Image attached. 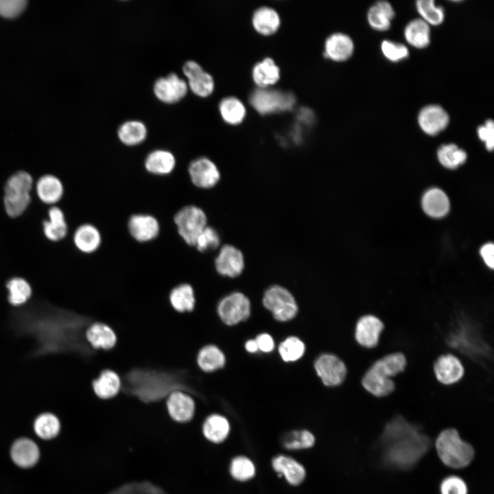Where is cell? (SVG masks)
Listing matches in <instances>:
<instances>
[{
    "mask_svg": "<svg viewBox=\"0 0 494 494\" xmlns=\"http://www.w3.org/2000/svg\"><path fill=\"white\" fill-rule=\"evenodd\" d=\"M380 445L384 460L391 467L405 470L426 454L430 440L417 425L396 415L385 425Z\"/></svg>",
    "mask_w": 494,
    "mask_h": 494,
    "instance_id": "cell-1",
    "label": "cell"
},
{
    "mask_svg": "<svg viewBox=\"0 0 494 494\" xmlns=\"http://www.w3.org/2000/svg\"><path fill=\"white\" fill-rule=\"evenodd\" d=\"M407 359L403 352L394 351L375 360L362 375L363 389L378 399L392 394L397 386L393 378L405 371L408 364Z\"/></svg>",
    "mask_w": 494,
    "mask_h": 494,
    "instance_id": "cell-2",
    "label": "cell"
},
{
    "mask_svg": "<svg viewBox=\"0 0 494 494\" xmlns=\"http://www.w3.org/2000/svg\"><path fill=\"white\" fill-rule=\"evenodd\" d=\"M445 341L447 346L475 362H484L491 357L490 345L480 326L463 314L454 320Z\"/></svg>",
    "mask_w": 494,
    "mask_h": 494,
    "instance_id": "cell-3",
    "label": "cell"
},
{
    "mask_svg": "<svg viewBox=\"0 0 494 494\" xmlns=\"http://www.w3.org/2000/svg\"><path fill=\"white\" fill-rule=\"evenodd\" d=\"M434 446L441 462L453 469L467 467L475 457L473 445L464 440L454 427L440 431L436 438Z\"/></svg>",
    "mask_w": 494,
    "mask_h": 494,
    "instance_id": "cell-4",
    "label": "cell"
},
{
    "mask_svg": "<svg viewBox=\"0 0 494 494\" xmlns=\"http://www.w3.org/2000/svg\"><path fill=\"white\" fill-rule=\"evenodd\" d=\"M178 233L189 245L194 246L201 232L207 226L204 211L195 205H188L180 209L174 216Z\"/></svg>",
    "mask_w": 494,
    "mask_h": 494,
    "instance_id": "cell-5",
    "label": "cell"
},
{
    "mask_svg": "<svg viewBox=\"0 0 494 494\" xmlns=\"http://www.w3.org/2000/svg\"><path fill=\"white\" fill-rule=\"evenodd\" d=\"M263 304L272 312L274 318L281 322L294 318L298 311V306L292 294L279 285H273L266 291Z\"/></svg>",
    "mask_w": 494,
    "mask_h": 494,
    "instance_id": "cell-6",
    "label": "cell"
},
{
    "mask_svg": "<svg viewBox=\"0 0 494 494\" xmlns=\"http://www.w3.org/2000/svg\"><path fill=\"white\" fill-rule=\"evenodd\" d=\"M250 101L257 111L267 113L290 109L295 98L290 92L259 87L252 92Z\"/></svg>",
    "mask_w": 494,
    "mask_h": 494,
    "instance_id": "cell-7",
    "label": "cell"
},
{
    "mask_svg": "<svg viewBox=\"0 0 494 494\" xmlns=\"http://www.w3.org/2000/svg\"><path fill=\"white\" fill-rule=\"evenodd\" d=\"M216 313L221 321L233 326L246 320L250 314V303L241 292H233L217 303Z\"/></svg>",
    "mask_w": 494,
    "mask_h": 494,
    "instance_id": "cell-8",
    "label": "cell"
},
{
    "mask_svg": "<svg viewBox=\"0 0 494 494\" xmlns=\"http://www.w3.org/2000/svg\"><path fill=\"white\" fill-rule=\"evenodd\" d=\"M385 324L375 315H362L356 322L354 338L357 343L365 349L372 350L379 345Z\"/></svg>",
    "mask_w": 494,
    "mask_h": 494,
    "instance_id": "cell-9",
    "label": "cell"
},
{
    "mask_svg": "<svg viewBox=\"0 0 494 494\" xmlns=\"http://www.w3.org/2000/svg\"><path fill=\"white\" fill-rule=\"evenodd\" d=\"M189 91L187 81L175 73L157 78L153 84V93L161 102L173 104L180 102Z\"/></svg>",
    "mask_w": 494,
    "mask_h": 494,
    "instance_id": "cell-10",
    "label": "cell"
},
{
    "mask_svg": "<svg viewBox=\"0 0 494 494\" xmlns=\"http://www.w3.org/2000/svg\"><path fill=\"white\" fill-rule=\"evenodd\" d=\"M432 370L438 383L445 386L458 383L465 374L463 362L452 353L438 355L433 363Z\"/></svg>",
    "mask_w": 494,
    "mask_h": 494,
    "instance_id": "cell-11",
    "label": "cell"
},
{
    "mask_svg": "<svg viewBox=\"0 0 494 494\" xmlns=\"http://www.w3.org/2000/svg\"><path fill=\"white\" fill-rule=\"evenodd\" d=\"M169 417L177 423L190 421L196 414V401L188 392L176 389L165 399Z\"/></svg>",
    "mask_w": 494,
    "mask_h": 494,
    "instance_id": "cell-12",
    "label": "cell"
},
{
    "mask_svg": "<svg viewBox=\"0 0 494 494\" xmlns=\"http://www.w3.org/2000/svg\"><path fill=\"white\" fill-rule=\"evenodd\" d=\"M314 367L318 376L327 386L340 385L344 381L347 373L344 362L338 356L329 353L318 357Z\"/></svg>",
    "mask_w": 494,
    "mask_h": 494,
    "instance_id": "cell-13",
    "label": "cell"
},
{
    "mask_svg": "<svg viewBox=\"0 0 494 494\" xmlns=\"http://www.w3.org/2000/svg\"><path fill=\"white\" fill-rule=\"evenodd\" d=\"M193 184L198 187L209 189L220 180V174L216 165L209 158L199 157L193 160L188 167Z\"/></svg>",
    "mask_w": 494,
    "mask_h": 494,
    "instance_id": "cell-14",
    "label": "cell"
},
{
    "mask_svg": "<svg viewBox=\"0 0 494 494\" xmlns=\"http://www.w3.org/2000/svg\"><path fill=\"white\" fill-rule=\"evenodd\" d=\"M215 267L217 273L223 277H236L244 270V256L236 247L224 245L216 257Z\"/></svg>",
    "mask_w": 494,
    "mask_h": 494,
    "instance_id": "cell-15",
    "label": "cell"
},
{
    "mask_svg": "<svg viewBox=\"0 0 494 494\" xmlns=\"http://www.w3.org/2000/svg\"><path fill=\"white\" fill-rule=\"evenodd\" d=\"M131 236L137 242H147L155 239L159 234L160 225L156 217L148 214H134L128 222Z\"/></svg>",
    "mask_w": 494,
    "mask_h": 494,
    "instance_id": "cell-16",
    "label": "cell"
},
{
    "mask_svg": "<svg viewBox=\"0 0 494 494\" xmlns=\"http://www.w3.org/2000/svg\"><path fill=\"white\" fill-rule=\"evenodd\" d=\"M449 117L444 108L438 105H428L419 113L418 123L426 134L434 136L442 132L448 125Z\"/></svg>",
    "mask_w": 494,
    "mask_h": 494,
    "instance_id": "cell-17",
    "label": "cell"
},
{
    "mask_svg": "<svg viewBox=\"0 0 494 494\" xmlns=\"http://www.w3.org/2000/svg\"><path fill=\"white\" fill-rule=\"evenodd\" d=\"M85 338L95 350H110L117 343V335L115 331L106 323L94 322L89 325L85 331Z\"/></svg>",
    "mask_w": 494,
    "mask_h": 494,
    "instance_id": "cell-18",
    "label": "cell"
},
{
    "mask_svg": "<svg viewBox=\"0 0 494 494\" xmlns=\"http://www.w3.org/2000/svg\"><path fill=\"white\" fill-rule=\"evenodd\" d=\"M10 456L16 465L21 468H30L38 461L40 450L37 444L27 438H19L12 444Z\"/></svg>",
    "mask_w": 494,
    "mask_h": 494,
    "instance_id": "cell-19",
    "label": "cell"
},
{
    "mask_svg": "<svg viewBox=\"0 0 494 494\" xmlns=\"http://www.w3.org/2000/svg\"><path fill=\"white\" fill-rule=\"evenodd\" d=\"M122 386L120 376L114 370L105 369L92 382L94 394L100 399L108 400L115 397Z\"/></svg>",
    "mask_w": 494,
    "mask_h": 494,
    "instance_id": "cell-20",
    "label": "cell"
},
{
    "mask_svg": "<svg viewBox=\"0 0 494 494\" xmlns=\"http://www.w3.org/2000/svg\"><path fill=\"white\" fill-rule=\"evenodd\" d=\"M272 465L274 470L283 475L292 485H298L305 478L306 471L304 467L291 457L277 456L272 460Z\"/></svg>",
    "mask_w": 494,
    "mask_h": 494,
    "instance_id": "cell-21",
    "label": "cell"
},
{
    "mask_svg": "<svg viewBox=\"0 0 494 494\" xmlns=\"http://www.w3.org/2000/svg\"><path fill=\"white\" fill-rule=\"evenodd\" d=\"M176 163V160L173 153L164 149L152 150L147 155L144 161L145 169L158 176L169 174L174 169Z\"/></svg>",
    "mask_w": 494,
    "mask_h": 494,
    "instance_id": "cell-22",
    "label": "cell"
},
{
    "mask_svg": "<svg viewBox=\"0 0 494 494\" xmlns=\"http://www.w3.org/2000/svg\"><path fill=\"white\" fill-rule=\"evenodd\" d=\"M196 363L199 369L203 373H213L224 368L226 357L218 346L209 344L204 345L198 351Z\"/></svg>",
    "mask_w": 494,
    "mask_h": 494,
    "instance_id": "cell-23",
    "label": "cell"
},
{
    "mask_svg": "<svg viewBox=\"0 0 494 494\" xmlns=\"http://www.w3.org/2000/svg\"><path fill=\"white\" fill-rule=\"evenodd\" d=\"M38 198L47 204H54L62 198L64 188L61 180L54 175L42 176L36 183Z\"/></svg>",
    "mask_w": 494,
    "mask_h": 494,
    "instance_id": "cell-24",
    "label": "cell"
},
{
    "mask_svg": "<svg viewBox=\"0 0 494 494\" xmlns=\"http://www.w3.org/2000/svg\"><path fill=\"white\" fill-rule=\"evenodd\" d=\"M353 49V40L349 36L334 33L325 41V55L333 60H346L352 55Z\"/></svg>",
    "mask_w": 494,
    "mask_h": 494,
    "instance_id": "cell-25",
    "label": "cell"
},
{
    "mask_svg": "<svg viewBox=\"0 0 494 494\" xmlns=\"http://www.w3.org/2000/svg\"><path fill=\"white\" fill-rule=\"evenodd\" d=\"M102 242L99 230L90 224L80 225L73 235V243L82 252L92 253L97 250Z\"/></svg>",
    "mask_w": 494,
    "mask_h": 494,
    "instance_id": "cell-26",
    "label": "cell"
},
{
    "mask_svg": "<svg viewBox=\"0 0 494 494\" xmlns=\"http://www.w3.org/2000/svg\"><path fill=\"white\" fill-rule=\"evenodd\" d=\"M117 134L119 140L125 145L135 146L146 139L148 128L140 120H128L119 126Z\"/></svg>",
    "mask_w": 494,
    "mask_h": 494,
    "instance_id": "cell-27",
    "label": "cell"
},
{
    "mask_svg": "<svg viewBox=\"0 0 494 494\" xmlns=\"http://www.w3.org/2000/svg\"><path fill=\"white\" fill-rule=\"evenodd\" d=\"M169 301L173 309L178 313L192 311L196 304L193 287L187 283L177 285L171 290Z\"/></svg>",
    "mask_w": 494,
    "mask_h": 494,
    "instance_id": "cell-28",
    "label": "cell"
},
{
    "mask_svg": "<svg viewBox=\"0 0 494 494\" xmlns=\"http://www.w3.org/2000/svg\"><path fill=\"white\" fill-rule=\"evenodd\" d=\"M422 206L424 211L433 217L445 215L449 209V200L447 195L438 188L430 189L423 195Z\"/></svg>",
    "mask_w": 494,
    "mask_h": 494,
    "instance_id": "cell-29",
    "label": "cell"
},
{
    "mask_svg": "<svg viewBox=\"0 0 494 494\" xmlns=\"http://www.w3.org/2000/svg\"><path fill=\"white\" fill-rule=\"evenodd\" d=\"M204 437L214 443L224 441L230 432V424L228 419L220 414H212L208 416L202 425Z\"/></svg>",
    "mask_w": 494,
    "mask_h": 494,
    "instance_id": "cell-30",
    "label": "cell"
},
{
    "mask_svg": "<svg viewBox=\"0 0 494 494\" xmlns=\"http://www.w3.org/2000/svg\"><path fill=\"white\" fill-rule=\"evenodd\" d=\"M48 220L43 222V233L50 241L58 242L67 233V224L62 211L58 207H51L48 211Z\"/></svg>",
    "mask_w": 494,
    "mask_h": 494,
    "instance_id": "cell-31",
    "label": "cell"
},
{
    "mask_svg": "<svg viewBox=\"0 0 494 494\" xmlns=\"http://www.w3.org/2000/svg\"><path fill=\"white\" fill-rule=\"evenodd\" d=\"M395 11L390 3L380 1L373 5L368 10L367 19L370 26L377 31H386L390 27Z\"/></svg>",
    "mask_w": 494,
    "mask_h": 494,
    "instance_id": "cell-32",
    "label": "cell"
},
{
    "mask_svg": "<svg viewBox=\"0 0 494 494\" xmlns=\"http://www.w3.org/2000/svg\"><path fill=\"white\" fill-rule=\"evenodd\" d=\"M8 290V301L14 307L26 303L31 298L32 288L31 284L25 279L21 277H14L5 283Z\"/></svg>",
    "mask_w": 494,
    "mask_h": 494,
    "instance_id": "cell-33",
    "label": "cell"
},
{
    "mask_svg": "<svg viewBox=\"0 0 494 494\" xmlns=\"http://www.w3.org/2000/svg\"><path fill=\"white\" fill-rule=\"evenodd\" d=\"M404 36L407 42L414 47L425 48L430 44V26L422 19L412 20L406 25Z\"/></svg>",
    "mask_w": 494,
    "mask_h": 494,
    "instance_id": "cell-34",
    "label": "cell"
},
{
    "mask_svg": "<svg viewBox=\"0 0 494 494\" xmlns=\"http://www.w3.org/2000/svg\"><path fill=\"white\" fill-rule=\"evenodd\" d=\"M252 77L259 87L264 88L278 81L280 70L272 58H266L254 66Z\"/></svg>",
    "mask_w": 494,
    "mask_h": 494,
    "instance_id": "cell-35",
    "label": "cell"
},
{
    "mask_svg": "<svg viewBox=\"0 0 494 494\" xmlns=\"http://www.w3.org/2000/svg\"><path fill=\"white\" fill-rule=\"evenodd\" d=\"M252 24L254 27L259 33L270 34L279 28L280 17L274 9L263 6L259 8L254 12Z\"/></svg>",
    "mask_w": 494,
    "mask_h": 494,
    "instance_id": "cell-36",
    "label": "cell"
},
{
    "mask_svg": "<svg viewBox=\"0 0 494 494\" xmlns=\"http://www.w3.org/2000/svg\"><path fill=\"white\" fill-rule=\"evenodd\" d=\"M33 427L34 432L39 438L43 440H50L59 434L61 424L55 414L45 412L36 416Z\"/></svg>",
    "mask_w": 494,
    "mask_h": 494,
    "instance_id": "cell-37",
    "label": "cell"
},
{
    "mask_svg": "<svg viewBox=\"0 0 494 494\" xmlns=\"http://www.w3.org/2000/svg\"><path fill=\"white\" fill-rule=\"evenodd\" d=\"M219 110L222 119L231 124L240 123L246 115L244 104L235 97L222 99L219 104Z\"/></svg>",
    "mask_w": 494,
    "mask_h": 494,
    "instance_id": "cell-38",
    "label": "cell"
},
{
    "mask_svg": "<svg viewBox=\"0 0 494 494\" xmlns=\"http://www.w3.org/2000/svg\"><path fill=\"white\" fill-rule=\"evenodd\" d=\"M31 201L30 193L5 192L3 204L6 213L11 217L22 215Z\"/></svg>",
    "mask_w": 494,
    "mask_h": 494,
    "instance_id": "cell-39",
    "label": "cell"
},
{
    "mask_svg": "<svg viewBox=\"0 0 494 494\" xmlns=\"http://www.w3.org/2000/svg\"><path fill=\"white\" fill-rule=\"evenodd\" d=\"M187 83L189 90L200 97H207L214 91L213 78L204 69L187 80Z\"/></svg>",
    "mask_w": 494,
    "mask_h": 494,
    "instance_id": "cell-40",
    "label": "cell"
},
{
    "mask_svg": "<svg viewBox=\"0 0 494 494\" xmlns=\"http://www.w3.org/2000/svg\"><path fill=\"white\" fill-rule=\"evenodd\" d=\"M438 158L445 167L455 169L467 159L466 152L455 144L442 145L438 150Z\"/></svg>",
    "mask_w": 494,
    "mask_h": 494,
    "instance_id": "cell-41",
    "label": "cell"
},
{
    "mask_svg": "<svg viewBox=\"0 0 494 494\" xmlns=\"http://www.w3.org/2000/svg\"><path fill=\"white\" fill-rule=\"evenodd\" d=\"M416 9L422 20L428 25H438L444 20V12L441 7L436 6L433 0H419Z\"/></svg>",
    "mask_w": 494,
    "mask_h": 494,
    "instance_id": "cell-42",
    "label": "cell"
},
{
    "mask_svg": "<svg viewBox=\"0 0 494 494\" xmlns=\"http://www.w3.org/2000/svg\"><path fill=\"white\" fill-rule=\"evenodd\" d=\"M230 473L238 481H247L254 477L255 467L248 458L244 456H237L231 462Z\"/></svg>",
    "mask_w": 494,
    "mask_h": 494,
    "instance_id": "cell-43",
    "label": "cell"
},
{
    "mask_svg": "<svg viewBox=\"0 0 494 494\" xmlns=\"http://www.w3.org/2000/svg\"><path fill=\"white\" fill-rule=\"evenodd\" d=\"M305 346L302 340L290 336L283 340L279 346V353L285 362H295L304 354Z\"/></svg>",
    "mask_w": 494,
    "mask_h": 494,
    "instance_id": "cell-44",
    "label": "cell"
},
{
    "mask_svg": "<svg viewBox=\"0 0 494 494\" xmlns=\"http://www.w3.org/2000/svg\"><path fill=\"white\" fill-rule=\"evenodd\" d=\"M314 443V434L305 430L292 432L283 439L285 447L291 450L308 449L311 447Z\"/></svg>",
    "mask_w": 494,
    "mask_h": 494,
    "instance_id": "cell-45",
    "label": "cell"
},
{
    "mask_svg": "<svg viewBox=\"0 0 494 494\" xmlns=\"http://www.w3.org/2000/svg\"><path fill=\"white\" fill-rule=\"evenodd\" d=\"M33 186L32 176L25 171H18L11 175L7 180L5 187V192H27Z\"/></svg>",
    "mask_w": 494,
    "mask_h": 494,
    "instance_id": "cell-46",
    "label": "cell"
},
{
    "mask_svg": "<svg viewBox=\"0 0 494 494\" xmlns=\"http://www.w3.org/2000/svg\"><path fill=\"white\" fill-rule=\"evenodd\" d=\"M440 494H468L469 488L464 480L457 475L445 477L439 485Z\"/></svg>",
    "mask_w": 494,
    "mask_h": 494,
    "instance_id": "cell-47",
    "label": "cell"
},
{
    "mask_svg": "<svg viewBox=\"0 0 494 494\" xmlns=\"http://www.w3.org/2000/svg\"><path fill=\"white\" fill-rule=\"evenodd\" d=\"M220 242L218 233L213 228L207 226L198 237L195 246L200 252L217 248Z\"/></svg>",
    "mask_w": 494,
    "mask_h": 494,
    "instance_id": "cell-48",
    "label": "cell"
},
{
    "mask_svg": "<svg viewBox=\"0 0 494 494\" xmlns=\"http://www.w3.org/2000/svg\"><path fill=\"white\" fill-rule=\"evenodd\" d=\"M381 49L384 56L392 62L405 59L409 55L408 49L404 45L390 40H384Z\"/></svg>",
    "mask_w": 494,
    "mask_h": 494,
    "instance_id": "cell-49",
    "label": "cell"
},
{
    "mask_svg": "<svg viewBox=\"0 0 494 494\" xmlns=\"http://www.w3.org/2000/svg\"><path fill=\"white\" fill-rule=\"evenodd\" d=\"M25 0H0V15L12 19L19 16L25 9Z\"/></svg>",
    "mask_w": 494,
    "mask_h": 494,
    "instance_id": "cell-50",
    "label": "cell"
},
{
    "mask_svg": "<svg viewBox=\"0 0 494 494\" xmlns=\"http://www.w3.org/2000/svg\"><path fill=\"white\" fill-rule=\"evenodd\" d=\"M479 138L485 143L486 149L491 151L494 146V124L493 120L488 119L482 126L478 128Z\"/></svg>",
    "mask_w": 494,
    "mask_h": 494,
    "instance_id": "cell-51",
    "label": "cell"
},
{
    "mask_svg": "<svg viewBox=\"0 0 494 494\" xmlns=\"http://www.w3.org/2000/svg\"><path fill=\"white\" fill-rule=\"evenodd\" d=\"M259 351L264 353L271 352L274 348V342L272 336L266 333H261L255 338Z\"/></svg>",
    "mask_w": 494,
    "mask_h": 494,
    "instance_id": "cell-52",
    "label": "cell"
},
{
    "mask_svg": "<svg viewBox=\"0 0 494 494\" xmlns=\"http://www.w3.org/2000/svg\"><path fill=\"white\" fill-rule=\"evenodd\" d=\"M202 69L203 68L198 62L192 60L186 61L182 67L183 75L187 80L189 79Z\"/></svg>",
    "mask_w": 494,
    "mask_h": 494,
    "instance_id": "cell-53",
    "label": "cell"
},
{
    "mask_svg": "<svg viewBox=\"0 0 494 494\" xmlns=\"http://www.w3.org/2000/svg\"><path fill=\"white\" fill-rule=\"evenodd\" d=\"M480 255L485 263L491 269L494 267V246L492 243L484 245L480 249Z\"/></svg>",
    "mask_w": 494,
    "mask_h": 494,
    "instance_id": "cell-54",
    "label": "cell"
},
{
    "mask_svg": "<svg viewBox=\"0 0 494 494\" xmlns=\"http://www.w3.org/2000/svg\"><path fill=\"white\" fill-rule=\"evenodd\" d=\"M245 349L249 353H256L259 351L258 346L255 339H251L245 343Z\"/></svg>",
    "mask_w": 494,
    "mask_h": 494,
    "instance_id": "cell-55",
    "label": "cell"
}]
</instances>
